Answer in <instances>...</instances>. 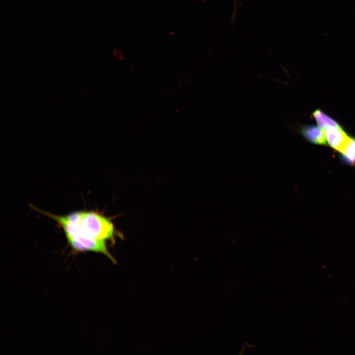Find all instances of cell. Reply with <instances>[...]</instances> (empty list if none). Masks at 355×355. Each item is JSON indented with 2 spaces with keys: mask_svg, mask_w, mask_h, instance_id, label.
I'll list each match as a JSON object with an SVG mask.
<instances>
[{
  "mask_svg": "<svg viewBox=\"0 0 355 355\" xmlns=\"http://www.w3.org/2000/svg\"><path fill=\"white\" fill-rule=\"evenodd\" d=\"M323 131L328 144L339 152L343 150L351 139L342 127H330Z\"/></svg>",
  "mask_w": 355,
  "mask_h": 355,
  "instance_id": "2",
  "label": "cell"
},
{
  "mask_svg": "<svg viewBox=\"0 0 355 355\" xmlns=\"http://www.w3.org/2000/svg\"><path fill=\"white\" fill-rule=\"evenodd\" d=\"M313 115L317 121L318 126L322 131L330 127H341L336 121L320 110H316L313 112Z\"/></svg>",
  "mask_w": 355,
  "mask_h": 355,
  "instance_id": "4",
  "label": "cell"
},
{
  "mask_svg": "<svg viewBox=\"0 0 355 355\" xmlns=\"http://www.w3.org/2000/svg\"><path fill=\"white\" fill-rule=\"evenodd\" d=\"M34 209L54 220L63 229L69 244L76 252L93 251L111 258L106 241L113 244L117 237H123L111 218L99 212L79 211L61 215L35 207Z\"/></svg>",
  "mask_w": 355,
  "mask_h": 355,
  "instance_id": "1",
  "label": "cell"
},
{
  "mask_svg": "<svg viewBox=\"0 0 355 355\" xmlns=\"http://www.w3.org/2000/svg\"><path fill=\"white\" fill-rule=\"evenodd\" d=\"M300 133L308 142L318 144H326V140L323 131L315 125H303L299 129Z\"/></svg>",
  "mask_w": 355,
  "mask_h": 355,
  "instance_id": "3",
  "label": "cell"
},
{
  "mask_svg": "<svg viewBox=\"0 0 355 355\" xmlns=\"http://www.w3.org/2000/svg\"><path fill=\"white\" fill-rule=\"evenodd\" d=\"M342 160L346 164L355 165V139L351 138L348 143L340 152Z\"/></svg>",
  "mask_w": 355,
  "mask_h": 355,
  "instance_id": "5",
  "label": "cell"
}]
</instances>
